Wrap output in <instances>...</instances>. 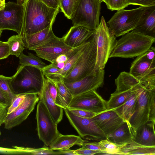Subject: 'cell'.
<instances>
[{
  "mask_svg": "<svg viewBox=\"0 0 155 155\" xmlns=\"http://www.w3.org/2000/svg\"><path fill=\"white\" fill-rule=\"evenodd\" d=\"M21 36L41 31L54 23L59 8L46 5L39 0H25Z\"/></svg>",
  "mask_w": 155,
  "mask_h": 155,
  "instance_id": "obj_1",
  "label": "cell"
},
{
  "mask_svg": "<svg viewBox=\"0 0 155 155\" xmlns=\"http://www.w3.org/2000/svg\"><path fill=\"white\" fill-rule=\"evenodd\" d=\"M45 76L41 70L29 66L20 65L11 77V85L15 95L40 94L44 85Z\"/></svg>",
  "mask_w": 155,
  "mask_h": 155,
  "instance_id": "obj_2",
  "label": "cell"
},
{
  "mask_svg": "<svg viewBox=\"0 0 155 155\" xmlns=\"http://www.w3.org/2000/svg\"><path fill=\"white\" fill-rule=\"evenodd\" d=\"M155 41V38L132 30L122 35L117 41L109 58H129L137 57L147 51Z\"/></svg>",
  "mask_w": 155,
  "mask_h": 155,
  "instance_id": "obj_3",
  "label": "cell"
},
{
  "mask_svg": "<svg viewBox=\"0 0 155 155\" xmlns=\"http://www.w3.org/2000/svg\"><path fill=\"white\" fill-rule=\"evenodd\" d=\"M97 41L94 32L83 53L71 70L63 78L65 82L75 81L95 74L100 69L96 65Z\"/></svg>",
  "mask_w": 155,
  "mask_h": 155,
  "instance_id": "obj_4",
  "label": "cell"
},
{
  "mask_svg": "<svg viewBox=\"0 0 155 155\" xmlns=\"http://www.w3.org/2000/svg\"><path fill=\"white\" fill-rule=\"evenodd\" d=\"M97 41L96 65L104 69L117 42L116 37L108 28L103 16L97 28L94 30Z\"/></svg>",
  "mask_w": 155,
  "mask_h": 155,
  "instance_id": "obj_5",
  "label": "cell"
},
{
  "mask_svg": "<svg viewBox=\"0 0 155 155\" xmlns=\"http://www.w3.org/2000/svg\"><path fill=\"white\" fill-rule=\"evenodd\" d=\"M101 2L100 0H81L71 19L73 26L95 30L100 24Z\"/></svg>",
  "mask_w": 155,
  "mask_h": 155,
  "instance_id": "obj_6",
  "label": "cell"
},
{
  "mask_svg": "<svg viewBox=\"0 0 155 155\" xmlns=\"http://www.w3.org/2000/svg\"><path fill=\"white\" fill-rule=\"evenodd\" d=\"M145 7L118 10L107 22V26L116 37L134 30Z\"/></svg>",
  "mask_w": 155,
  "mask_h": 155,
  "instance_id": "obj_7",
  "label": "cell"
},
{
  "mask_svg": "<svg viewBox=\"0 0 155 155\" xmlns=\"http://www.w3.org/2000/svg\"><path fill=\"white\" fill-rule=\"evenodd\" d=\"M36 118L39 138L45 146L48 147L60 133L58 130L57 124L44 103L40 100L37 105Z\"/></svg>",
  "mask_w": 155,
  "mask_h": 155,
  "instance_id": "obj_8",
  "label": "cell"
},
{
  "mask_svg": "<svg viewBox=\"0 0 155 155\" xmlns=\"http://www.w3.org/2000/svg\"><path fill=\"white\" fill-rule=\"evenodd\" d=\"M63 110L71 125L83 140L100 141L107 138L92 118L78 116L67 108Z\"/></svg>",
  "mask_w": 155,
  "mask_h": 155,
  "instance_id": "obj_9",
  "label": "cell"
},
{
  "mask_svg": "<svg viewBox=\"0 0 155 155\" xmlns=\"http://www.w3.org/2000/svg\"><path fill=\"white\" fill-rule=\"evenodd\" d=\"M24 7L23 3L13 2L5 3L4 8L0 10V30H10L21 35Z\"/></svg>",
  "mask_w": 155,
  "mask_h": 155,
  "instance_id": "obj_10",
  "label": "cell"
},
{
  "mask_svg": "<svg viewBox=\"0 0 155 155\" xmlns=\"http://www.w3.org/2000/svg\"><path fill=\"white\" fill-rule=\"evenodd\" d=\"M68 109L84 110L97 114L107 110V101L95 90L74 96Z\"/></svg>",
  "mask_w": 155,
  "mask_h": 155,
  "instance_id": "obj_11",
  "label": "cell"
},
{
  "mask_svg": "<svg viewBox=\"0 0 155 155\" xmlns=\"http://www.w3.org/2000/svg\"><path fill=\"white\" fill-rule=\"evenodd\" d=\"M155 89L143 87L137 100L134 113L129 121L136 130L149 121L152 97Z\"/></svg>",
  "mask_w": 155,
  "mask_h": 155,
  "instance_id": "obj_12",
  "label": "cell"
},
{
  "mask_svg": "<svg viewBox=\"0 0 155 155\" xmlns=\"http://www.w3.org/2000/svg\"><path fill=\"white\" fill-rule=\"evenodd\" d=\"M39 101L38 94H27L21 104L13 112L7 114L4 123L5 128L11 129L25 121L34 110Z\"/></svg>",
  "mask_w": 155,
  "mask_h": 155,
  "instance_id": "obj_13",
  "label": "cell"
},
{
  "mask_svg": "<svg viewBox=\"0 0 155 155\" xmlns=\"http://www.w3.org/2000/svg\"><path fill=\"white\" fill-rule=\"evenodd\" d=\"M104 69L80 80L71 82H64L74 97L92 90H95L104 84ZM64 82V81H63Z\"/></svg>",
  "mask_w": 155,
  "mask_h": 155,
  "instance_id": "obj_14",
  "label": "cell"
},
{
  "mask_svg": "<svg viewBox=\"0 0 155 155\" xmlns=\"http://www.w3.org/2000/svg\"><path fill=\"white\" fill-rule=\"evenodd\" d=\"M72 48L65 43L62 38L55 35L49 41L32 51L36 52L38 57L53 63L59 56Z\"/></svg>",
  "mask_w": 155,
  "mask_h": 155,
  "instance_id": "obj_15",
  "label": "cell"
},
{
  "mask_svg": "<svg viewBox=\"0 0 155 155\" xmlns=\"http://www.w3.org/2000/svg\"><path fill=\"white\" fill-rule=\"evenodd\" d=\"M92 118L107 138L125 121L113 109L97 114Z\"/></svg>",
  "mask_w": 155,
  "mask_h": 155,
  "instance_id": "obj_16",
  "label": "cell"
},
{
  "mask_svg": "<svg viewBox=\"0 0 155 155\" xmlns=\"http://www.w3.org/2000/svg\"><path fill=\"white\" fill-rule=\"evenodd\" d=\"M94 32L81 26H73L62 38L68 46L74 48L79 46L87 41Z\"/></svg>",
  "mask_w": 155,
  "mask_h": 155,
  "instance_id": "obj_17",
  "label": "cell"
},
{
  "mask_svg": "<svg viewBox=\"0 0 155 155\" xmlns=\"http://www.w3.org/2000/svg\"><path fill=\"white\" fill-rule=\"evenodd\" d=\"M134 30L155 38V5L145 7Z\"/></svg>",
  "mask_w": 155,
  "mask_h": 155,
  "instance_id": "obj_18",
  "label": "cell"
},
{
  "mask_svg": "<svg viewBox=\"0 0 155 155\" xmlns=\"http://www.w3.org/2000/svg\"><path fill=\"white\" fill-rule=\"evenodd\" d=\"M52 25L36 33L22 36L25 47L32 50L50 40L55 36L52 29Z\"/></svg>",
  "mask_w": 155,
  "mask_h": 155,
  "instance_id": "obj_19",
  "label": "cell"
},
{
  "mask_svg": "<svg viewBox=\"0 0 155 155\" xmlns=\"http://www.w3.org/2000/svg\"><path fill=\"white\" fill-rule=\"evenodd\" d=\"M136 130L129 121H126L107 138L116 144L124 145L133 140Z\"/></svg>",
  "mask_w": 155,
  "mask_h": 155,
  "instance_id": "obj_20",
  "label": "cell"
},
{
  "mask_svg": "<svg viewBox=\"0 0 155 155\" xmlns=\"http://www.w3.org/2000/svg\"><path fill=\"white\" fill-rule=\"evenodd\" d=\"M155 123L148 121L136 130L133 140L142 145L155 146Z\"/></svg>",
  "mask_w": 155,
  "mask_h": 155,
  "instance_id": "obj_21",
  "label": "cell"
},
{
  "mask_svg": "<svg viewBox=\"0 0 155 155\" xmlns=\"http://www.w3.org/2000/svg\"><path fill=\"white\" fill-rule=\"evenodd\" d=\"M38 95L39 100L44 103L56 124H59L63 118V109L57 105L51 97L45 80L42 90Z\"/></svg>",
  "mask_w": 155,
  "mask_h": 155,
  "instance_id": "obj_22",
  "label": "cell"
},
{
  "mask_svg": "<svg viewBox=\"0 0 155 155\" xmlns=\"http://www.w3.org/2000/svg\"><path fill=\"white\" fill-rule=\"evenodd\" d=\"M85 141L79 136L64 135L60 133L48 147L53 150L68 149L75 145L82 146Z\"/></svg>",
  "mask_w": 155,
  "mask_h": 155,
  "instance_id": "obj_23",
  "label": "cell"
},
{
  "mask_svg": "<svg viewBox=\"0 0 155 155\" xmlns=\"http://www.w3.org/2000/svg\"><path fill=\"white\" fill-rule=\"evenodd\" d=\"M89 39L82 45L76 48L74 51L68 59L62 70L56 73L45 77L51 80H63L71 71L83 53L89 43Z\"/></svg>",
  "mask_w": 155,
  "mask_h": 155,
  "instance_id": "obj_24",
  "label": "cell"
},
{
  "mask_svg": "<svg viewBox=\"0 0 155 155\" xmlns=\"http://www.w3.org/2000/svg\"><path fill=\"white\" fill-rule=\"evenodd\" d=\"M143 86L140 84L127 90L115 91L112 93L109 100L107 101V110L114 109L121 106Z\"/></svg>",
  "mask_w": 155,
  "mask_h": 155,
  "instance_id": "obj_25",
  "label": "cell"
},
{
  "mask_svg": "<svg viewBox=\"0 0 155 155\" xmlns=\"http://www.w3.org/2000/svg\"><path fill=\"white\" fill-rule=\"evenodd\" d=\"M117 154L155 155V146L143 145L132 140L128 143L124 145Z\"/></svg>",
  "mask_w": 155,
  "mask_h": 155,
  "instance_id": "obj_26",
  "label": "cell"
},
{
  "mask_svg": "<svg viewBox=\"0 0 155 155\" xmlns=\"http://www.w3.org/2000/svg\"><path fill=\"white\" fill-rule=\"evenodd\" d=\"M155 68V62L149 60L145 53L137 57L131 65L129 73L134 76H139Z\"/></svg>",
  "mask_w": 155,
  "mask_h": 155,
  "instance_id": "obj_27",
  "label": "cell"
},
{
  "mask_svg": "<svg viewBox=\"0 0 155 155\" xmlns=\"http://www.w3.org/2000/svg\"><path fill=\"white\" fill-rule=\"evenodd\" d=\"M143 87L139 88L126 102L113 109L125 121H129L132 115L136 101Z\"/></svg>",
  "mask_w": 155,
  "mask_h": 155,
  "instance_id": "obj_28",
  "label": "cell"
},
{
  "mask_svg": "<svg viewBox=\"0 0 155 155\" xmlns=\"http://www.w3.org/2000/svg\"><path fill=\"white\" fill-rule=\"evenodd\" d=\"M115 84L116 86L115 92L127 90L141 84L137 77L125 71L121 72L119 74L115 80Z\"/></svg>",
  "mask_w": 155,
  "mask_h": 155,
  "instance_id": "obj_29",
  "label": "cell"
},
{
  "mask_svg": "<svg viewBox=\"0 0 155 155\" xmlns=\"http://www.w3.org/2000/svg\"><path fill=\"white\" fill-rule=\"evenodd\" d=\"M7 42L8 46L10 55H14L18 57L24 49L22 36L18 35H13L8 39Z\"/></svg>",
  "mask_w": 155,
  "mask_h": 155,
  "instance_id": "obj_30",
  "label": "cell"
},
{
  "mask_svg": "<svg viewBox=\"0 0 155 155\" xmlns=\"http://www.w3.org/2000/svg\"><path fill=\"white\" fill-rule=\"evenodd\" d=\"M19 63L22 65H27L34 67L42 69L47 65L38 57L32 54L28 53V55L21 52L18 57Z\"/></svg>",
  "mask_w": 155,
  "mask_h": 155,
  "instance_id": "obj_31",
  "label": "cell"
},
{
  "mask_svg": "<svg viewBox=\"0 0 155 155\" xmlns=\"http://www.w3.org/2000/svg\"><path fill=\"white\" fill-rule=\"evenodd\" d=\"M81 0H60V7L64 15L71 19Z\"/></svg>",
  "mask_w": 155,
  "mask_h": 155,
  "instance_id": "obj_32",
  "label": "cell"
},
{
  "mask_svg": "<svg viewBox=\"0 0 155 155\" xmlns=\"http://www.w3.org/2000/svg\"><path fill=\"white\" fill-rule=\"evenodd\" d=\"M45 81L50 94L55 103L63 109L66 108L67 106L60 96L54 82L51 80L46 78Z\"/></svg>",
  "mask_w": 155,
  "mask_h": 155,
  "instance_id": "obj_33",
  "label": "cell"
},
{
  "mask_svg": "<svg viewBox=\"0 0 155 155\" xmlns=\"http://www.w3.org/2000/svg\"><path fill=\"white\" fill-rule=\"evenodd\" d=\"M51 80L55 84L60 96L67 107L73 96L64 84L62 80Z\"/></svg>",
  "mask_w": 155,
  "mask_h": 155,
  "instance_id": "obj_34",
  "label": "cell"
},
{
  "mask_svg": "<svg viewBox=\"0 0 155 155\" xmlns=\"http://www.w3.org/2000/svg\"><path fill=\"white\" fill-rule=\"evenodd\" d=\"M11 77L0 75V90L10 100L11 102L16 95L13 93L11 84Z\"/></svg>",
  "mask_w": 155,
  "mask_h": 155,
  "instance_id": "obj_35",
  "label": "cell"
},
{
  "mask_svg": "<svg viewBox=\"0 0 155 155\" xmlns=\"http://www.w3.org/2000/svg\"><path fill=\"white\" fill-rule=\"evenodd\" d=\"M13 147L24 150L26 155H57V151L50 150L48 147L45 146L38 148L18 146H13Z\"/></svg>",
  "mask_w": 155,
  "mask_h": 155,
  "instance_id": "obj_36",
  "label": "cell"
},
{
  "mask_svg": "<svg viewBox=\"0 0 155 155\" xmlns=\"http://www.w3.org/2000/svg\"><path fill=\"white\" fill-rule=\"evenodd\" d=\"M99 143L106 149V154H117L120 149L124 146L113 143L108 138L102 140Z\"/></svg>",
  "mask_w": 155,
  "mask_h": 155,
  "instance_id": "obj_37",
  "label": "cell"
},
{
  "mask_svg": "<svg viewBox=\"0 0 155 155\" xmlns=\"http://www.w3.org/2000/svg\"><path fill=\"white\" fill-rule=\"evenodd\" d=\"M107 8L113 11L124 9L129 5L126 0H105Z\"/></svg>",
  "mask_w": 155,
  "mask_h": 155,
  "instance_id": "obj_38",
  "label": "cell"
},
{
  "mask_svg": "<svg viewBox=\"0 0 155 155\" xmlns=\"http://www.w3.org/2000/svg\"><path fill=\"white\" fill-rule=\"evenodd\" d=\"M76 48H73L67 52L61 54L52 63L54 64L60 70H62L68 59L74 51Z\"/></svg>",
  "mask_w": 155,
  "mask_h": 155,
  "instance_id": "obj_39",
  "label": "cell"
},
{
  "mask_svg": "<svg viewBox=\"0 0 155 155\" xmlns=\"http://www.w3.org/2000/svg\"><path fill=\"white\" fill-rule=\"evenodd\" d=\"M26 95L25 94L16 95L12 100L8 107L7 114L13 112L21 104L25 99Z\"/></svg>",
  "mask_w": 155,
  "mask_h": 155,
  "instance_id": "obj_40",
  "label": "cell"
},
{
  "mask_svg": "<svg viewBox=\"0 0 155 155\" xmlns=\"http://www.w3.org/2000/svg\"><path fill=\"white\" fill-rule=\"evenodd\" d=\"M82 147L94 151H100L104 153H107L106 148L99 142H89L85 140Z\"/></svg>",
  "mask_w": 155,
  "mask_h": 155,
  "instance_id": "obj_41",
  "label": "cell"
},
{
  "mask_svg": "<svg viewBox=\"0 0 155 155\" xmlns=\"http://www.w3.org/2000/svg\"><path fill=\"white\" fill-rule=\"evenodd\" d=\"M68 109L75 115L84 118H92L97 114L95 113L83 110L76 109Z\"/></svg>",
  "mask_w": 155,
  "mask_h": 155,
  "instance_id": "obj_42",
  "label": "cell"
},
{
  "mask_svg": "<svg viewBox=\"0 0 155 155\" xmlns=\"http://www.w3.org/2000/svg\"><path fill=\"white\" fill-rule=\"evenodd\" d=\"M129 5H133L144 7L155 5V0H126Z\"/></svg>",
  "mask_w": 155,
  "mask_h": 155,
  "instance_id": "obj_43",
  "label": "cell"
},
{
  "mask_svg": "<svg viewBox=\"0 0 155 155\" xmlns=\"http://www.w3.org/2000/svg\"><path fill=\"white\" fill-rule=\"evenodd\" d=\"M41 70L45 76L53 74L58 72L60 70L53 63L47 65Z\"/></svg>",
  "mask_w": 155,
  "mask_h": 155,
  "instance_id": "obj_44",
  "label": "cell"
},
{
  "mask_svg": "<svg viewBox=\"0 0 155 155\" xmlns=\"http://www.w3.org/2000/svg\"><path fill=\"white\" fill-rule=\"evenodd\" d=\"M0 153L9 154H26L25 151L20 149L0 147Z\"/></svg>",
  "mask_w": 155,
  "mask_h": 155,
  "instance_id": "obj_45",
  "label": "cell"
},
{
  "mask_svg": "<svg viewBox=\"0 0 155 155\" xmlns=\"http://www.w3.org/2000/svg\"><path fill=\"white\" fill-rule=\"evenodd\" d=\"M9 55L8 46L7 42L0 41V60L7 58Z\"/></svg>",
  "mask_w": 155,
  "mask_h": 155,
  "instance_id": "obj_46",
  "label": "cell"
},
{
  "mask_svg": "<svg viewBox=\"0 0 155 155\" xmlns=\"http://www.w3.org/2000/svg\"><path fill=\"white\" fill-rule=\"evenodd\" d=\"M74 153L76 155H92L103 153L100 151H94L83 147L74 150Z\"/></svg>",
  "mask_w": 155,
  "mask_h": 155,
  "instance_id": "obj_47",
  "label": "cell"
},
{
  "mask_svg": "<svg viewBox=\"0 0 155 155\" xmlns=\"http://www.w3.org/2000/svg\"><path fill=\"white\" fill-rule=\"evenodd\" d=\"M8 107L6 104L0 102V126L4 122Z\"/></svg>",
  "mask_w": 155,
  "mask_h": 155,
  "instance_id": "obj_48",
  "label": "cell"
},
{
  "mask_svg": "<svg viewBox=\"0 0 155 155\" xmlns=\"http://www.w3.org/2000/svg\"><path fill=\"white\" fill-rule=\"evenodd\" d=\"M155 93L152 95L150 106L149 121L155 123Z\"/></svg>",
  "mask_w": 155,
  "mask_h": 155,
  "instance_id": "obj_49",
  "label": "cell"
},
{
  "mask_svg": "<svg viewBox=\"0 0 155 155\" xmlns=\"http://www.w3.org/2000/svg\"><path fill=\"white\" fill-rule=\"evenodd\" d=\"M49 7L54 9L59 8L60 0H39Z\"/></svg>",
  "mask_w": 155,
  "mask_h": 155,
  "instance_id": "obj_50",
  "label": "cell"
},
{
  "mask_svg": "<svg viewBox=\"0 0 155 155\" xmlns=\"http://www.w3.org/2000/svg\"><path fill=\"white\" fill-rule=\"evenodd\" d=\"M155 52L154 47L152 46L145 52L146 56L147 58L150 61L154 62H155Z\"/></svg>",
  "mask_w": 155,
  "mask_h": 155,
  "instance_id": "obj_51",
  "label": "cell"
},
{
  "mask_svg": "<svg viewBox=\"0 0 155 155\" xmlns=\"http://www.w3.org/2000/svg\"><path fill=\"white\" fill-rule=\"evenodd\" d=\"M0 102L4 104L9 107L11 104L10 100L0 90Z\"/></svg>",
  "mask_w": 155,
  "mask_h": 155,
  "instance_id": "obj_52",
  "label": "cell"
},
{
  "mask_svg": "<svg viewBox=\"0 0 155 155\" xmlns=\"http://www.w3.org/2000/svg\"><path fill=\"white\" fill-rule=\"evenodd\" d=\"M57 155H76L74 153V150H71L70 149L58 150L57 151Z\"/></svg>",
  "mask_w": 155,
  "mask_h": 155,
  "instance_id": "obj_53",
  "label": "cell"
},
{
  "mask_svg": "<svg viewBox=\"0 0 155 155\" xmlns=\"http://www.w3.org/2000/svg\"><path fill=\"white\" fill-rule=\"evenodd\" d=\"M5 2L0 0V10L3 9L5 6Z\"/></svg>",
  "mask_w": 155,
  "mask_h": 155,
  "instance_id": "obj_54",
  "label": "cell"
},
{
  "mask_svg": "<svg viewBox=\"0 0 155 155\" xmlns=\"http://www.w3.org/2000/svg\"><path fill=\"white\" fill-rule=\"evenodd\" d=\"M25 0H16L17 3L18 4H22Z\"/></svg>",
  "mask_w": 155,
  "mask_h": 155,
  "instance_id": "obj_55",
  "label": "cell"
},
{
  "mask_svg": "<svg viewBox=\"0 0 155 155\" xmlns=\"http://www.w3.org/2000/svg\"><path fill=\"white\" fill-rule=\"evenodd\" d=\"M2 31H3L2 30H0V38L1 37V35L2 33Z\"/></svg>",
  "mask_w": 155,
  "mask_h": 155,
  "instance_id": "obj_56",
  "label": "cell"
},
{
  "mask_svg": "<svg viewBox=\"0 0 155 155\" xmlns=\"http://www.w3.org/2000/svg\"><path fill=\"white\" fill-rule=\"evenodd\" d=\"M101 2H104L105 0H100Z\"/></svg>",
  "mask_w": 155,
  "mask_h": 155,
  "instance_id": "obj_57",
  "label": "cell"
},
{
  "mask_svg": "<svg viewBox=\"0 0 155 155\" xmlns=\"http://www.w3.org/2000/svg\"><path fill=\"white\" fill-rule=\"evenodd\" d=\"M2 1L5 2V0H2Z\"/></svg>",
  "mask_w": 155,
  "mask_h": 155,
  "instance_id": "obj_58",
  "label": "cell"
},
{
  "mask_svg": "<svg viewBox=\"0 0 155 155\" xmlns=\"http://www.w3.org/2000/svg\"><path fill=\"white\" fill-rule=\"evenodd\" d=\"M1 133L0 130V136L1 135Z\"/></svg>",
  "mask_w": 155,
  "mask_h": 155,
  "instance_id": "obj_59",
  "label": "cell"
}]
</instances>
